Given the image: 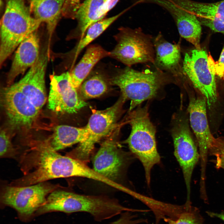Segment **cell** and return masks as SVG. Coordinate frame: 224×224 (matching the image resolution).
Here are the masks:
<instances>
[{"instance_id":"obj_4","label":"cell","mask_w":224,"mask_h":224,"mask_svg":"<svg viewBox=\"0 0 224 224\" xmlns=\"http://www.w3.org/2000/svg\"><path fill=\"white\" fill-rule=\"evenodd\" d=\"M129 123L131 130L126 142L142 165L149 186L151 170L160 163V156L157 148L155 128L150 120L147 106L139 107L133 110L129 115Z\"/></svg>"},{"instance_id":"obj_22","label":"cell","mask_w":224,"mask_h":224,"mask_svg":"<svg viewBox=\"0 0 224 224\" xmlns=\"http://www.w3.org/2000/svg\"><path fill=\"white\" fill-rule=\"evenodd\" d=\"M106 0H85L81 4L75 16L78 21L77 31L80 39L91 25L98 21L99 11Z\"/></svg>"},{"instance_id":"obj_17","label":"cell","mask_w":224,"mask_h":224,"mask_svg":"<svg viewBox=\"0 0 224 224\" xmlns=\"http://www.w3.org/2000/svg\"><path fill=\"white\" fill-rule=\"evenodd\" d=\"M195 15L202 25L216 31L224 26V0L213 3H203L191 0H170Z\"/></svg>"},{"instance_id":"obj_20","label":"cell","mask_w":224,"mask_h":224,"mask_svg":"<svg viewBox=\"0 0 224 224\" xmlns=\"http://www.w3.org/2000/svg\"><path fill=\"white\" fill-rule=\"evenodd\" d=\"M155 62L162 68L171 73H177L179 68L180 49L179 44H172L159 34L155 39Z\"/></svg>"},{"instance_id":"obj_19","label":"cell","mask_w":224,"mask_h":224,"mask_svg":"<svg viewBox=\"0 0 224 224\" xmlns=\"http://www.w3.org/2000/svg\"><path fill=\"white\" fill-rule=\"evenodd\" d=\"M110 52L98 45H92L87 49L84 54L70 72L71 82L77 89L89 75L96 64L101 59L110 56Z\"/></svg>"},{"instance_id":"obj_3","label":"cell","mask_w":224,"mask_h":224,"mask_svg":"<svg viewBox=\"0 0 224 224\" xmlns=\"http://www.w3.org/2000/svg\"><path fill=\"white\" fill-rule=\"evenodd\" d=\"M173 77L160 69L142 72L127 66L120 70L110 82L119 87L125 100L130 101L132 111L143 101L157 97L165 85L174 82Z\"/></svg>"},{"instance_id":"obj_7","label":"cell","mask_w":224,"mask_h":224,"mask_svg":"<svg viewBox=\"0 0 224 224\" xmlns=\"http://www.w3.org/2000/svg\"><path fill=\"white\" fill-rule=\"evenodd\" d=\"M125 101L121 97L113 105L101 110H94L86 126L87 138L66 155L85 163L88 161L96 144L114 130L120 110Z\"/></svg>"},{"instance_id":"obj_10","label":"cell","mask_w":224,"mask_h":224,"mask_svg":"<svg viewBox=\"0 0 224 224\" xmlns=\"http://www.w3.org/2000/svg\"><path fill=\"white\" fill-rule=\"evenodd\" d=\"M117 129L101 144L92 160L93 169L114 182L121 177L128 163V156L118 143Z\"/></svg>"},{"instance_id":"obj_6","label":"cell","mask_w":224,"mask_h":224,"mask_svg":"<svg viewBox=\"0 0 224 224\" xmlns=\"http://www.w3.org/2000/svg\"><path fill=\"white\" fill-rule=\"evenodd\" d=\"M114 37L117 44L110 57L129 67L138 63H155L152 36L140 28H120Z\"/></svg>"},{"instance_id":"obj_25","label":"cell","mask_w":224,"mask_h":224,"mask_svg":"<svg viewBox=\"0 0 224 224\" xmlns=\"http://www.w3.org/2000/svg\"><path fill=\"white\" fill-rule=\"evenodd\" d=\"M182 211L174 218L164 220L168 224H203V219L197 208L192 206L190 201H186Z\"/></svg>"},{"instance_id":"obj_12","label":"cell","mask_w":224,"mask_h":224,"mask_svg":"<svg viewBox=\"0 0 224 224\" xmlns=\"http://www.w3.org/2000/svg\"><path fill=\"white\" fill-rule=\"evenodd\" d=\"M2 104L10 124L17 129L29 128L40 110L13 84L4 88Z\"/></svg>"},{"instance_id":"obj_31","label":"cell","mask_w":224,"mask_h":224,"mask_svg":"<svg viewBox=\"0 0 224 224\" xmlns=\"http://www.w3.org/2000/svg\"><path fill=\"white\" fill-rule=\"evenodd\" d=\"M207 212L210 216L217 218L224 222V213H218L210 212Z\"/></svg>"},{"instance_id":"obj_1","label":"cell","mask_w":224,"mask_h":224,"mask_svg":"<svg viewBox=\"0 0 224 224\" xmlns=\"http://www.w3.org/2000/svg\"><path fill=\"white\" fill-rule=\"evenodd\" d=\"M22 177L9 184L25 186L56 178L72 177L74 159L59 154L45 140L35 142L23 152L18 159Z\"/></svg>"},{"instance_id":"obj_29","label":"cell","mask_w":224,"mask_h":224,"mask_svg":"<svg viewBox=\"0 0 224 224\" xmlns=\"http://www.w3.org/2000/svg\"><path fill=\"white\" fill-rule=\"evenodd\" d=\"M209 64L212 72L222 78L224 74V46L218 61L215 62L211 56L208 57Z\"/></svg>"},{"instance_id":"obj_14","label":"cell","mask_w":224,"mask_h":224,"mask_svg":"<svg viewBox=\"0 0 224 224\" xmlns=\"http://www.w3.org/2000/svg\"><path fill=\"white\" fill-rule=\"evenodd\" d=\"M47 53L42 52L24 77L13 84L39 110L47 100L45 78L48 58Z\"/></svg>"},{"instance_id":"obj_23","label":"cell","mask_w":224,"mask_h":224,"mask_svg":"<svg viewBox=\"0 0 224 224\" xmlns=\"http://www.w3.org/2000/svg\"><path fill=\"white\" fill-rule=\"evenodd\" d=\"M123 12L107 18H104L91 25L83 37L71 52L75 58L91 42L99 36L123 13Z\"/></svg>"},{"instance_id":"obj_2","label":"cell","mask_w":224,"mask_h":224,"mask_svg":"<svg viewBox=\"0 0 224 224\" xmlns=\"http://www.w3.org/2000/svg\"><path fill=\"white\" fill-rule=\"evenodd\" d=\"M128 210V208L117 199L107 196L82 195L58 188L49 194L36 215L56 212H85L91 214L95 221L101 222Z\"/></svg>"},{"instance_id":"obj_13","label":"cell","mask_w":224,"mask_h":224,"mask_svg":"<svg viewBox=\"0 0 224 224\" xmlns=\"http://www.w3.org/2000/svg\"><path fill=\"white\" fill-rule=\"evenodd\" d=\"M48 98L49 109L57 114H73L87 105L72 85L70 72L50 77Z\"/></svg>"},{"instance_id":"obj_30","label":"cell","mask_w":224,"mask_h":224,"mask_svg":"<svg viewBox=\"0 0 224 224\" xmlns=\"http://www.w3.org/2000/svg\"><path fill=\"white\" fill-rule=\"evenodd\" d=\"M119 0H106L100 9L97 16L99 21L104 19L107 14L116 5Z\"/></svg>"},{"instance_id":"obj_16","label":"cell","mask_w":224,"mask_h":224,"mask_svg":"<svg viewBox=\"0 0 224 224\" xmlns=\"http://www.w3.org/2000/svg\"><path fill=\"white\" fill-rule=\"evenodd\" d=\"M40 40L35 31L28 36L19 45L15 52L10 69L7 77L9 86L16 78L23 74L36 63L40 55Z\"/></svg>"},{"instance_id":"obj_9","label":"cell","mask_w":224,"mask_h":224,"mask_svg":"<svg viewBox=\"0 0 224 224\" xmlns=\"http://www.w3.org/2000/svg\"><path fill=\"white\" fill-rule=\"evenodd\" d=\"M208 57L206 52L202 49H195L186 53L182 70L205 98L207 106L210 109L216 102L217 94L215 75L210 67Z\"/></svg>"},{"instance_id":"obj_26","label":"cell","mask_w":224,"mask_h":224,"mask_svg":"<svg viewBox=\"0 0 224 224\" xmlns=\"http://www.w3.org/2000/svg\"><path fill=\"white\" fill-rule=\"evenodd\" d=\"M20 152L14 147L10 137L4 130L1 131L0 135V157L2 158L16 159Z\"/></svg>"},{"instance_id":"obj_21","label":"cell","mask_w":224,"mask_h":224,"mask_svg":"<svg viewBox=\"0 0 224 224\" xmlns=\"http://www.w3.org/2000/svg\"><path fill=\"white\" fill-rule=\"evenodd\" d=\"M88 135L86 126L78 128L61 125L56 126L52 135L45 141L51 148L58 151L82 143L87 138Z\"/></svg>"},{"instance_id":"obj_28","label":"cell","mask_w":224,"mask_h":224,"mask_svg":"<svg viewBox=\"0 0 224 224\" xmlns=\"http://www.w3.org/2000/svg\"><path fill=\"white\" fill-rule=\"evenodd\" d=\"M133 212L129 211L123 212L117 220L110 224H138L147 222L146 219H137V215L133 214Z\"/></svg>"},{"instance_id":"obj_27","label":"cell","mask_w":224,"mask_h":224,"mask_svg":"<svg viewBox=\"0 0 224 224\" xmlns=\"http://www.w3.org/2000/svg\"><path fill=\"white\" fill-rule=\"evenodd\" d=\"M208 154L215 157L217 168L224 170V138H216L209 150Z\"/></svg>"},{"instance_id":"obj_15","label":"cell","mask_w":224,"mask_h":224,"mask_svg":"<svg viewBox=\"0 0 224 224\" xmlns=\"http://www.w3.org/2000/svg\"><path fill=\"white\" fill-rule=\"evenodd\" d=\"M167 10L176 24L180 35L193 45L195 49L201 50L200 40L201 24L197 17L170 0H148Z\"/></svg>"},{"instance_id":"obj_11","label":"cell","mask_w":224,"mask_h":224,"mask_svg":"<svg viewBox=\"0 0 224 224\" xmlns=\"http://www.w3.org/2000/svg\"><path fill=\"white\" fill-rule=\"evenodd\" d=\"M207 102L204 97H192L188 108L191 127L195 136L201 161L200 181L206 180V170L209 151L216 138L211 133L206 113Z\"/></svg>"},{"instance_id":"obj_8","label":"cell","mask_w":224,"mask_h":224,"mask_svg":"<svg viewBox=\"0 0 224 224\" xmlns=\"http://www.w3.org/2000/svg\"><path fill=\"white\" fill-rule=\"evenodd\" d=\"M171 133L174 155L182 170L187 190V200H190L191 182L194 169L200 159L199 152L192 137L187 119L180 114L172 119Z\"/></svg>"},{"instance_id":"obj_32","label":"cell","mask_w":224,"mask_h":224,"mask_svg":"<svg viewBox=\"0 0 224 224\" xmlns=\"http://www.w3.org/2000/svg\"><path fill=\"white\" fill-rule=\"evenodd\" d=\"M222 78L223 80H224V75H223V76Z\"/></svg>"},{"instance_id":"obj_5","label":"cell","mask_w":224,"mask_h":224,"mask_svg":"<svg viewBox=\"0 0 224 224\" xmlns=\"http://www.w3.org/2000/svg\"><path fill=\"white\" fill-rule=\"evenodd\" d=\"M60 187L47 181L25 186L4 185L1 190V206L13 208L21 220L27 222L35 216L49 194Z\"/></svg>"},{"instance_id":"obj_18","label":"cell","mask_w":224,"mask_h":224,"mask_svg":"<svg viewBox=\"0 0 224 224\" xmlns=\"http://www.w3.org/2000/svg\"><path fill=\"white\" fill-rule=\"evenodd\" d=\"M27 0L33 16L46 24L50 38L62 15L65 0Z\"/></svg>"},{"instance_id":"obj_24","label":"cell","mask_w":224,"mask_h":224,"mask_svg":"<svg viewBox=\"0 0 224 224\" xmlns=\"http://www.w3.org/2000/svg\"><path fill=\"white\" fill-rule=\"evenodd\" d=\"M79 88L82 99L88 100L97 98L104 94L107 90L108 85L104 75L96 72L84 81Z\"/></svg>"}]
</instances>
